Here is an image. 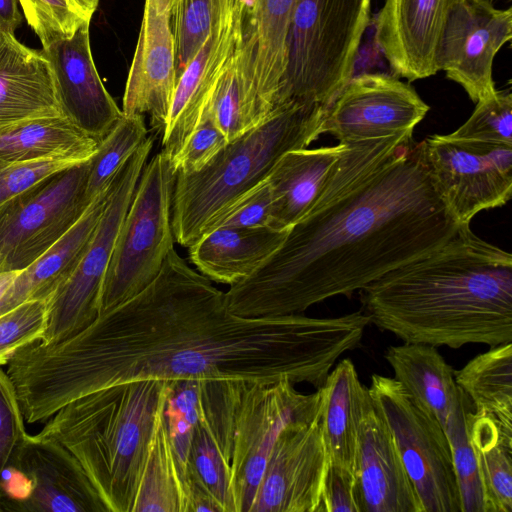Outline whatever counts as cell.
Returning <instances> with one entry per match:
<instances>
[{
    "label": "cell",
    "instance_id": "6da1fadb",
    "mask_svg": "<svg viewBox=\"0 0 512 512\" xmlns=\"http://www.w3.org/2000/svg\"><path fill=\"white\" fill-rule=\"evenodd\" d=\"M367 316L246 318L173 248L143 290L53 343L33 342L6 364L25 422L139 380H289L321 388L337 360L361 345Z\"/></svg>",
    "mask_w": 512,
    "mask_h": 512
},
{
    "label": "cell",
    "instance_id": "7a4b0ae2",
    "mask_svg": "<svg viewBox=\"0 0 512 512\" xmlns=\"http://www.w3.org/2000/svg\"><path fill=\"white\" fill-rule=\"evenodd\" d=\"M320 195L282 244L225 293L246 318L300 314L350 296L444 244L461 226L430 178L413 131L345 144Z\"/></svg>",
    "mask_w": 512,
    "mask_h": 512
},
{
    "label": "cell",
    "instance_id": "3957f363",
    "mask_svg": "<svg viewBox=\"0 0 512 512\" xmlns=\"http://www.w3.org/2000/svg\"><path fill=\"white\" fill-rule=\"evenodd\" d=\"M369 322L405 343L512 342V255L461 225L440 247L360 290Z\"/></svg>",
    "mask_w": 512,
    "mask_h": 512
},
{
    "label": "cell",
    "instance_id": "277c9868",
    "mask_svg": "<svg viewBox=\"0 0 512 512\" xmlns=\"http://www.w3.org/2000/svg\"><path fill=\"white\" fill-rule=\"evenodd\" d=\"M168 381L120 383L83 395L54 413L38 433L79 461L107 512H132L157 412Z\"/></svg>",
    "mask_w": 512,
    "mask_h": 512
},
{
    "label": "cell",
    "instance_id": "5b68a950",
    "mask_svg": "<svg viewBox=\"0 0 512 512\" xmlns=\"http://www.w3.org/2000/svg\"><path fill=\"white\" fill-rule=\"evenodd\" d=\"M327 108L289 102L228 144L200 171L176 173L172 199L175 241L189 248L240 197L264 181L288 151L323 134Z\"/></svg>",
    "mask_w": 512,
    "mask_h": 512
},
{
    "label": "cell",
    "instance_id": "8992f818",
    "mask_svg": "<svg viewBox=\"0 0 512 512\" xmlns=\"http://www.w3.org/2000/svg\"><path fill=\"white\" fill-rule=\"evenodd\" d=\"M321 406V388L302 394L286 379L202 380L200 418L230 467L236 512H250L280 432L315 420Z\"/></svg>",
    "mask_w": 512,
    "mask_h": 512
},
{
    "label": "cell",
    "instance_id": "52a82bcc",
    "mask_svg": "<svg viewBox=\"0 0 512 512\" xmlns=\"http://www.w3.org/2000/svg\"><path fill=\"white\" fill-rule=\"evenodd\" d=\"M372 0H298L290 22L280 105L328 108L353 76Z\"/></svg>",
    "mask_w": 512,
    "mask_h": 512
},
{
    "label": "cell",
    "instance_id": "ba28073f",
    "mask_svg": "<svg viewBox=\"0 0 512 512\" xmlns=\"http://www.w3.org/2000/svg\"><path fill=\"white\" fill-rule=\"evenodd\" d=\"M175 177L171 159L162 151L145 164L114 243L101 288L99 315L150 284L174 248Z\"/></svg>",
    "mask_w": 512,
    "mask_h": 512
},
{
    "label": "cell",
    "instance_id": "9c48e42d",
    "mask_svg": "<svg viewBox=\"0 0 512 512\" xmlns=\"http://www.w3.org/2000/svg\"><path fill=\"white\" fill-rule=\"evenodd\" d=\"M422 512H461L450 445L430 411L394 377L373 374L368 387Z\"/></svg>",
    "mask_w": 512,
    "mask_h": 512
},
{
    "label": "cell",
    "instance_id": "30bf717a",
    "mask_svg": "<svg viewBox=\"0 0 512 512\" xmlns=\"http://www.w3.org/2000/svg\"><path fill=\"white\" fill-rule=\"evenodd\" d=\"M153 139L147 137L119 170L97 229L69 278L48 300L43 343H53L87 327L99 316L103 280L115 240L131 203Z\"/></svg>",
    "mask_w": 512,
    "mask_h": 512
},
{
    "label": "cell",
    "instance_id": "8fae6325",
    "mask_svg": "<svg viewBox=\"0 0 512 512\" xmlns=\"http://www.w3.org/2000/svg\"><path fill=\"white\" fill-rule=\"evenodd\" d=\"M87 172L88 161L73 165L0 206V272L24 270L81 218Z\"/></svg>",
    "mask_w": 512,
    "mask_h": 512
},
{
    "label": "cell",
    "instance_id": "7c38bea8",
    "mask_svg": "<svg viewBox=\"0 0 512 512\" xmlns=\"http://www.w3.org/2000/svg\"><path fill=\"white\" fill-rule=\"evenodd\" d=\"M433 186L450 216L469 225L482 210L512 194V145L431 135L424 140Z\"/></svg>",
    "mask_w": 512,
    "mask_h": 512
},
{
    "label": "cell",
    "instance_id": "4fadbf2b",
    "mask_svg": "<svg viewBox=\"0 0 512 512\" xmlns=\"http://www.w3.org/2000/svg\"><path fill=\"white\" fill-rule=\"evenodd\" d=\"M298 0H238L240 39L235 52L244 131L265 122L282 106L280 90L287 38Z\"/></svg>",
    "mask_w": 512,
    "mask_h": 512
},
{
    "label": "cell",
    "instance_id": "5bb4252c",
    "mask_svg": "<svg viewBox=\"0 0 512 512\" xmlns=\"http://www.w3.org/2000/svg\"><path fill=\"white\" fill-rule=\"evenodd\" d=\"M512 38V9L482 0H460L450 10L435 53L437 70L458 83L477 103L496 92V54Z\"/></svg>",
    "mask_w": 512,
    "mask_h": 512
},
{
    "label": "cell",
    "instance_id": "9a60e30c",
    "mask_svg": "<svg viewBox=\"0 0 512 512\" xmlns=\"http://www.w3.org/2000/svg\"><path fill=\"white\" fill-rule=\"evenodd\" d=\"M430 107L398 76L383 72L353 76L327 108L323 133L340 144L413 131Z\"/></svg>",
    "mask_w": 512,
    "mask_h": 512
},
{
    "label": "cell",
    "instance_id": "2e32d148",
    "mask_svg": "<svg viewBox=\"0 0 512 512\" xmlns=\"http://www.w3.org/2000/svg\"><path fill=\"white\" fill-rule=\"evenodd\" d=\"M327 463L320 416L287 425L270 451L250 512H318Z\"/></svg>",
    "mask_w": 512,
    "mask_h": 512
},
{
    "label": "cell",
    "instance_id": "e0dca14e",
    "mask_svg": "<svg viewBox=\"0 0 512 512\" xmlns=\"http://www.w3.org/2000/svg\"><path fill=\"white\" fill-rule=\"evenodd\" d=\"M8 464L25 484L18 512H107L79 461L55 439L27 433Z\"/></svg>",
    "mask_w": 512,
    "mask_h": 512
},
{
    "label": "cell",
    "instance_id": "ac0fdd59",
    "mask_svg": "<svg viewBox=\"0 0 512 512\" xmlns=\"http://www.w3.org/2000/svg\"><path fill=\"white\" fill-rule=\"evenodd\" d=\"M240 39L238 0H229L199 51L180 74L165 128L162 152L171 161L195 130Z\"/></svg>",
    "mask_w": 512,
    "mask_h": 512
},
{
    "label": "cell",
    "instance_id": "d6986e66",
    "mask_svg": "<svg viewBox=\"0 0 512 512\" xmlns=\"http://www.w3.org/2000/svg\"><path fill=\"white\" fill-rule=\"evenodd\" d=\"M171 3L145 0L121 109L126 116L148 114L158 132L165 128L177 84Z\"/></svg>",
    "mask_w": 512,
    "mask_h": 512
},
{
    "label": "cell",
    "instance_id": "ffe728a7",
    "mask_svg": "<svg viewBox=\"0 0 512 512\" xmlns=\"http://www.w3.org/2000/svg\"><path fill=\"white\" fill-rule=\"evenodd\" d=\"M90 23L69 39L42 47L51 63L56 94L63 116L100 141L122 117V110L105 88L90 45Z\"/></svg>",
    "mask_w": 512,
    "mask_h": 512
},
{
    "label": "cell",
    "instance_id": "44dd1931",
    "mask_svg": "<svg viewBox=\"0 0 512 512\" xmlns=\"http://www.w3.org/2000/svg\"><path fill=\"white\" fill-rule=\"evenodd\" d=\"M460 0H386L374 38L394 75L415 81L438 72L437 43L452 7Z\"/></svg>",
    "mask_w": 512,
    "mask_h": 512
},
{
    "label": "cell",
    "instance_id": "7402d4cb",
    "mask_svg": "<svg viewBox=\"0 0 512 512\" xmlns=\"http://www.w3.org/2000/svg\"><path fill=\"white\" fill-rule=\"evenodd\" d=\"M360 512H422L391 433L369 394L354 462Z\"/></svg>",
    "mask_w": 512,
    "mask_h": 512
},
{
    "label": "cell",
    "instance_id": "603a6c76",
    "mask_svg": "<svg viewBox=\"0 0 512 512\" xmlns=\"http://www.w3.org/2000/svg\"><path fill=\"white\" fill-rule=\"evenodd\" d=\"M384 358L394 378L430 411L446 436L467 426L472 403L436 347L403 342L389 346Z\"/></svg>",
    "mask_w": 512,
    "mask_h": 512
},
{
    "label": "cell",
    "instance_id": "cb8c5ba5",
    "mask_svg": "<svg viewBox=\"0 0 512 512\" xmlns=\"http://www.w3.org/2000/svg\"><path fill=\"white\" fill-rule=\"evenodd\" d=\"M58 115L62 113L47 56L0 29V127Z\"/></svg>",
    "mask_w": 512,
    "mask_h": 512
},
{
    "label": "cell",
    "instance_id": "d4e9b609",
    "mask_svg": "<svg viewBox=\"0 0 512 512\" xmlns=\"http://www.w3.org/2000/svg\"><path fill=\"white\" fill-rule=\"evenodd\" d=\"M109 191L110 186L91 202L81 218L61 239L20 271L0 300V315L26 301H48L69 278L97 229Z\"/></svg>",
    "mask_w": 512,
    "mask_h": 512
},
{
    "label": "cell",
    "instance_id": "484cf974",
    "mask_svg": "<svg viewBox=\"0 0 512 512\" xmlns=\"http://www.w3.org/2000/svg\"><path fill=\"white\" fill-rule=\"evenodd\" d=\"M346 145L286 152L267 177L272 192L269 227L289 230L310 210Z\"/></svg>",
    "mask_w": 512,
    "mask_h": 512
},
{
    "label": "cell",
    "instance_id": "4316f807",
    "mask_svg": "<svg viewBox=\"0 0 512 512\" xmlns=\"http://www.w3.org/2000/svg\"><path fill=\"white\" fill-rule=\"evenodd\" d=\"M288 230L219 227L189 249V258L208 279L233 285L255 272L282 244Z\"/></svg>",
    "mask_w": 512,
    "mask_h": 512
},
{
    "label": "cell",
    "instance_id": "83f0119b",
    "mask_svg": "<svg viewBox=\"0 0 512 512\" xmlns=\"http://www.w3.org/2000/svg\"><path fill=\"white\" fill-rule=\"evenodd\" d=\"M98 144V140L63 115L33 118L0 127V159L11 162L79 164L95 154Z\"/></svg>",
    "mask_w": 512,
    "mask_h": 512
},
{
    "label": "cell",
    "instance_id": "f1b7e54d",
    "mask_svg": "<svg viewBox=\"0 0 512 512\" xmlns=\"http://www.w3.org/2000/svg\"><path fill=\"white\" fill-rule=\"evenodd\" d=\"M322 390L320 422L328 462L354 473L357 435L368 387L350 359H343L329 372Z\"/></svg>",
    "mask_w": 512,
    "mask_h": 512
},
{
    "label": "cell",
    "instance_id": "f546056e",
    "mask_svg": "<svg viewBox=\"0 0 512 512\" xmlns=\"http://www.w3.org/2000/svg\"><path fill=\"white\" fill-rule=\"evenodd\" d=\"M467 430L486 512H512V430L475 411L468 414Z\"/></svg>",
    "mask_w": 512,
    "mask_h": 512
},
{
    "label": "cell",
    "instance_id": "4dcf8cb0",
    "mask_svg": "<svg viewBox=\"0 0 512 512\" xmlns=\"http://www.w3.org/2000/svg\"><path fill=\"white\" fill-rule=\"evenodd\" d=\"M474 411L512 430V342L491 347L454 371Z\"/></svg>",
    "mask_w": 512,
    "mask_h": 512
},
{
    "label": "cell",
    "instance_id": "1f68e13d",
    "mask_svg": "<svg viewBox=\"0 0 512 512\" xmlns=\"http://www.w3.org/2000/svg\"><path fill=\"white\" fill-rule=\"evenodd\" d=\"M165 399L156 415L132 512H184L183 493L165 425Z\"/></svg>",
    "mask_w": 512,
    "mask_h": 512
},
{
    "label": "cell",
    "instance_id": "d6a6232c",
    "mask_svg": "<svg viewBox=\"0 0 512 512\" xmlns=\"http://www.w3.org/2000/svg\"><path fill=\"white\" fill-rule=\"evenodd\" d=\"M201 382L198 379L168 381L164 405L167 436L176 463L186 506L192 439L200 416Z\"/></svg>",
    "mask_w": 512,
    "mask_h": 512
},
{
    "label": "cell",
    "instance_id": "836d02e7",
    "mask_svg": "<svg viewBox=\"0 0 512 512\" xmlns=\"http://www.w3.org/2000/svg\"><path fill=\"white\" fill-rule=\"evenodd\" d=\"M148 137L143 115H122L88 160L86 198L91 203Z\"/></svg>",
    "mask_w": 512,
    "mask_h": 512
},
{
    "label": "cell",
    "instance_id": "e575fe53",
    "mask_svg": "<svg viewBox=\"0 0 512 512\" xmlns=\"http://www.w3.org/2000/svg\"><path fill=\"white\" fill-rule=\"evenodd\" d=\"M229 0H172L171 26L177 80L209 36Z\"/></svg>",
    "mask_w": 512,
    "mask_h": 512
},
{
    "label": "cell",
    "instance_id": "d590c367",
    "mask_svg": "<svg viewBox=\"0 0 512 512\" xmlns=\"http://www.w3.org/2000/svg\"><path fill=\"white\" fill-rule=\"evenodd\" d=\"M197 477L220 504L222 512H236L230 467L209 427L200 416L190 451L186 507L189 489Z\"/></svg>",
    "mask_w": 512,
    "mask_h": 512
},
{
    "label": "cell",
    "instance_id": "8d00e7d4",
    "mask_svg": "<svg viewBox=\"0 0 512 512\" xmlns=\"http://www.w3.org/2000/svg\"><path fill=\"white\" fill-rule=\"evenodd\" d=\"M18 1L42 47L71 38L80 26L91 22L99 5V0Z\"/></svg>",
    "mask_w": 512,
    "mask_h": 512
},
{
    "label": "cell",
    "instance_id": "74e56055",
    "mask_svg": "<svg viewBox=\"0 0 512 512\" xmlns=\"http://www.w3.org/2000/svg\"><path fill=\"white\" fill-rule=\"evenodd\" d=\"M450 135L512 145L511 90H496L493 96L478 101L469 119Z\"/></svg>",
    "mask_w": 512,
    "mask_h": 512
},
{
    "label": "cell",
    "instance_id": "f35d334b",
    "mask_svg": "<svg viewBox=\"0 0 512 512\" xmlns=\"http://www.w3.org/2000/svg\"><path fill=\"white\" fill-rule=\"evenodd\" d=\"M47 300L26 301L0 315V366L13 354L41 340L47 320Z\"/></svg>",
    "mask_w": 512,
    "mask_h": 512
},
{
    "label": "cell",
    "instance_id": "ab89813d",
    "mask_svg": "<svg viewBox=\"0 0 512 512\" xmlns=\"http://www.w3.org/2000/svg\"><path fill=\"white\" fill-rule=\"evenodd\" d=\"M228 139L208 112H204L183 148L171 161L176 173L191 174L204 168Z\"/></svg>",
    "mask_w": 512,
    "mask_h": 512
},
{
    "label": "cell",
    "instance_id": "60d3db41",
    "mask_svg": "<svg viewBox=\"0 0 512 512\" xmlns=\"http://www.w3.org/2000/svg\"><path fill=\"white\" fill-rule=\"evenodd\" d=\"M271 206L272 192L266 178L225 210L207 232L219 227H269Z\"/></svg>",
    "mask_w": 512,
    "mask_h": 512
},
{
    "label": "cell",
    "instance_id": "b9f144b4",
    "mask_svg": "<svg viewBox=\"0 0 512 512\" xmlns=\"http://www.w3.org/2000/svg\"><path fill=\"white\" fill-rule=\"evenodd\" d=\"M14 386L0 366V476L27 432Z\"/></svg>",
    "mask_w": 512,
    "mask_h": 512
},
{
    "label": "cell",
    "instance_id": "7bdbcfd3",
    "mask_svg": "<svg viewBox=\"0 0 512 512\" xmlns=\"http://www.w3.org/2000/svg\"><path fill=\"white\" fill-rule=\"evenodd\" d=\"M73 165L76 164L62 161L11 162L0 159V206L43 179Z\"/></svg>",
    "mask_w": 512,
    "mask_h": 512
},
{
    "label": "cell",
    "instance_id": "ee69618b",
    "mask_svg": "<svg viewBox=\"0 0 512 512\" xmlns=\"http://www.w3.org/2000/svg\"><path fill=\"white\" fill-rule=\"evenodd\" d=\"M318 512H360L354 473L327 463Z\"/></svg>",
    "mask_w": 512,
    "mask_h": 512
},
{
    "label": "cell",
    "instance_id": "f6af8a7d",
    "mask_svg": "<svg viewBox=\"0 0 512 512\" xmlns=\"http://www.w3.org/2000/svg\"><path fill=\"white\" fill-rule=\"evenodd\" d=\"M18 0H0V29L15 34L22 23Z\"/></svg>",
    "mask_w": 512,
    "mask_h": 512
},
{
    "label": "cell",
    "instance_id": "bcb514c9",
    "mask_svg": "<svg viewBox=\"0 0 512 512\" xmlns=\"http://www.w3.org/2000/svg\"><path fill=\"white\" fill-rule=\"evenodd\" d=\"M20 271L0 272V300L7 293Z\"/></svg>",
    "mask_w": 512,
    "mask_h": 512
},
{
    "label": "cell",
    "instance_id": "7dc6e473",
    "mask_svg": "<svg viewBox=\"0 0 512 512\" xmlns=\"http://www.w3.org/2000/svg\"><path fill=\"white\" fill-rule=\"evenodd\" d=\"M482 1H485V2H487L489 4H493L494 3V0H482Z\"/></svg>",
    "mask_w": 512,
    "mask_h": 512
}]
</instances>
